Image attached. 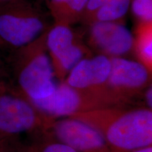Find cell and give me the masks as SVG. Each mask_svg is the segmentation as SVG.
Listing matches in <instances>:
<instances>
[{"mask_svg":"<svg viewBox=\"0 0 152 152\" xmlns=\"http://www.w3.org/2000/svg\"><path fill=\"white\" fill-rule=\"evenodd\" d=\"M111 72L106 87L112 96L125 106L151 83V72L143 64L123 57H110Z\"/></svg>","mask_w":152,"mask_h":152,"instance_id":"6","label":"cell"},{"mask_svg":"<svg viewBox=\"0 0 152 152\" xmlns=\"http://www.w3.org/2000/svg\"><path fill=\"white\" fill-rule=\"evenodd\" d=\"M45 23L24 0L0 4V45L20 49L40 37Z\"/></svg>","mask_w":152,"mask_h":152,"instance_id":"5","label":"cell"},{"mask_svg":"<svg viewBox=\"0 0 152 152\" xmlns=\"http://www.w3.org/2000/svg\"><path fill=\"white\" fill-rule=\"evenodd\" d=\"M15 1H18V0H0V4H4L12 2Z\"/></svg>","mask_w":152,"mask_h":152,"instance_id":"20","label":"cell"},{"mask_svg":"<svg viewBox=\"0 0 152 152\" xmlns=\"http://www.w3.org/2000/svg\"><path fill=\"white\" fill-rule=\"evenodd\" d=\"M54 75L61 81L80 61L85 58L86 49L76 42L73 31L69 25L56 23L45 37Z\"/></svg>","mask_w":152,"mask_h":152,"instance_id":"7","label":"cell"},{"mask_svg":"<svg viewBox=\"0 0 152 152\" xmlns=\"http://www.w3.org/2000/svg\"><path fill=\"white\" fill-rule=\"evenodd\" d=\"M133 49L138 61L151 72L152 69V23H140L134 37Z\"/></svg>","mask_w":152,"mask_h":152,"instance_id":"11","label":"cell"},{"mask_svg":"<svg viewBox=\"0 0 152 152\" xmlns=\"http://www.w3.org/2000/svg\"><path fill=\"white\" fill-rule=\"evenodd\" d=\"M4 84L2 81V73H1V70H0V85Z\"/></svg>","mask_w":152,"mask_h":152,"instance_id":"21","label":"cell"},{"mask_svg":"<svg viewBox=\"0 0 152 152\" xmlns=\"http://www.w3.org/2000/svg\"><path fill=\"white\" fill-rule=\"evenodd\" d=\"M111 67V58L106 55L85 57L74 66L63 82L80 90H104Z\"/></svg>","mask_w":152,"mask_h":152,"instance_id":"10","label":"cell"},{"mask_svg":"<svg viewBox=\"0 0 152 152\" xmlns=\"http://www.w3.org/2000/svg\"><path fill=\"white\" fill-rule=\"evenodd\" d=\"M132 152H152V145L149 146V147H146L141 148V149H137L135 151Z\"/></svg>","mask_w":152,"mask_h":152,"instance_id":"19","label":"cell"},{"mask_svg":"<svg viewBox=\"0 0 152 152\" xmlns=\"http://www.w3.org/2000/svg\"><path fill=\"white\" fill-rule=\"evenodd\" d=\"M71 0H49V8L54 17L59 11L66 7Z\"/></svg>","mask_w":152,"mask_h":152,"instance_id":"17","label":"cell"},{"mask_svg":"<svg viewBox=\"0 0 152 152\" xmlns=\"http://www.w3.org/2000/svg\"><path fill=\"white\" fill-rule=\"evenodd\" d=\"M102 134L111 152H132L152 145V109L113 106L77 113Z\"/></svg>","mask_w":152,"mask_h":152,"instance_id":"1","label":"cell"},{"mask_svg":"<svg viewBox=\"0 0 152 152\" xmlns=\"http://www.w3.org/2000/svg\"><path fill=\"white\" fill-rule=\"evenodd\" d=\"M144 92V101L148 109H152V88L150 85L145 90Z\"/></svg>","mask_w":152,"mask_h":152,"instance_id":"18","label":"cell"},{"mask_svg":"<svg viewBox=\"0 0 152 152\" xmlns=\"http://www.w3.org/2000/svg\"><path fill=\"white\" fill-rule=\"evenodd\" d=\"M130 4L140 23H152V0H132Z\"/></svg>","mask_w":152,"mask_h":152,"instance_id":"15","label":"cell"},{"mask_svg":"<svg viewBox=\"0 0 152 152\" xmlns=\"http://www.w3.org/2000/svg\"><path fill=\"white\" fill-rule=\"evenodd\" d=\"M131 0H108L93 16L94 22H118L129 10Z\"/></svg>","mask_w":152,"mask_h":152,"instance_id":"12","label":"cell"},{"mask_svg":"<svg viewBox=\"0 0 152 152\" xmlns=\"http://www.w3.org/2000/svg\"><path fill=\"white\" fill-rule=\"evenodd\" d=\"M88 0H71L54 18L56 23L69 25L82 18Z\"/></svg>","mask_w":152,"mask_h":152,"instance_id":"13","label":"cell"},{"mask_svg":"<svg viewBox=\"0 0 152 152\" xmlns=\"http://www.w3.org/2000/svg\"><path fill=\"white\" fill-rule=\"evenodd\" d=\"M38 111L53 118L113 106H122L106 90H80L64 82L57 85L48 97L30 102Z\"/></svg>","mask_w":152,"mask_h":152,"instance_id":"4","label":"cell"},{"mask_svg":"<svg viewBox=\"0 0 152 152\" xmlns=\"http://www.w3.org/2000/svg\"><path fill=\"white\" fill-rule=\"evenodd\" d=\"M23 152H75L74 150L58 140L49 137L44 142L25 147Z\"/></svg>","mask_w":152,"mask_h":152,"instance_id":"14","label":"cell"},{"mask_svg":"<svg viewBox=\"0 0 152 152\" xmlns=\"http://www.w3.org/2000/svg\"><path fill=\"white\" fill-rule=\"evenodd\" d=\"M46 133L75 152H111L102 134L83 121L66 117L54 118Z\"/></svg>","mask_w":152,"mask_h":152,"instance_id":"8","label":"cell"},{"mask_svg":"<svg viewBox=\"0 0 152 152\" xmlns=\"http://www.w3.org/2000/svg\"><path fill=\"white\" fill-rule=\"evenodd\" d=\"M54 119L38 111L16 90L0 85V152H23L20 136L46 132Z\"/></svg>","mask_w":152,"mask_h":152,"instance_id":"2","label":"cell"},{"mask_svg":"<svg viewBox=\"0 0 152 152\" xmlns=\"http://www.w3.org/2000/svg\"><path fill=\"white\" fill-rule=\"evenodd\" d=\"M42 43L41 36L18 49L15 62L17 92L29 102L48 97L56 84L52 63Z\"/></svg>","mask_w":152,"mask_h":152,"instance_id":"3","label":"cell"},{"mask_svg":"<svg viewBox=\"0 0 152 152\" xmlns=\"http://www.w3.org/2000/svg\"><path fill=\"white\" fill-rule=\"evenodd\" d=\"M107 1L108 0H88L82 18H84L87 23L90 24L93 16L96 11Z\"/></svg>","mask_w":152,"mask_h":152,"instance_id":"16","label":"cell"},{"mask_svg":"<svg viewBox=\"0 0 152 152\" xmlns=\"http://www.w3.org/2000/svg\"><path fill=\"white\" fill-rule=\"evenodd\" d=\"M90 39L94 47L109 57H122L134 47V36L119 22H94Z\"/></svg>","mask_w":152,"mask_h":152,"instance_id":"9","label":"cell"}]
</instances>
